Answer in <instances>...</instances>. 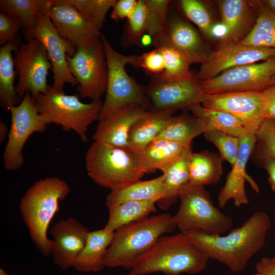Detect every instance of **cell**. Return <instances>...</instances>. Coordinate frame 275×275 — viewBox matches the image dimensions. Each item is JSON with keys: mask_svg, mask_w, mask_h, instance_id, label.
<instances>
[{"mask_svg": "<svg viewBox=\"0 0 275 275\" xmlns=\"http://www.w3.org/2000/svg\"><path fill=\"white\" fill-rule=\"evenodd\" d=\"M82 275H89V274H82Z\"/></svg>", "mask_w": 275, "mask_h": 275, "instance_id": "6f0895ef", "label": "cell"}, {"mask_svg": "<svg viewBox=\"0 0 275 275\" xmlns=\"http://www.w3.org/2000/svg\"><path fill=\"white\" fill-rule=\"evenodd\" d=\"M174 113L167 111H147L132 126L128 147L140 154L157 138Z\"/></svg>", "mask_w": 275, "mask_h": 275, "instance_id": "603a6c76", "label": "cell"}, {"mask_svg": "<svg viewBox=\"0 0 275 275\" xmlns=\"http://www.w3.org/2000/svg\"><path fill=\"white\" fill-rule=\"evenodd\" d=\"M256 269L258 272L265 275H275V268L272 265L270 259L263 257L256 264Z\"/></svg>", "mask_w": 275, "mask_h": 275, "instance_id": "c3c4849f", "label": "cell"}, {"mask_svg": "<svg viewBox=\"0 0 275 275\" xmlns=\"http://www.w3.org/2000/svg\"><path fill=\"white\" fill-rule=\"evenodd\" d=\"M153 44V38L148 34L144 35L141 41V47H147Z\"/></svg>", "mask_w": 275, "mask_h": 275, "instance_id": "681fc988", "label": "cell"}, {"mask_svg": "<svg viewBox=\"0 0 275 275\" xmlns=\"http://www.w3.org/2000/svg\"><path fill=\"white\" fill-rule=\"evenodd\" d=\"M238 138L239 150L237 158L218 194V203L221 208H224L230 200H233L237 207L249 204L245 190L246 181L255 191L259 192L258 185L246 172L249 159L257 144L256 133L246 129Z\"/></svg>", "mask_w": 275, "mask_h": 275, "instance_id": "e0dca14e", "label": "cell"}, {"mask_svg": "<svg viewBox=\"0 0 275 275\" xmlns=\"http://www.w3.org/2000/svg\"><path fill=\"white\" fill-rule=\"evenodd\" d=\"M17 36L13 41L0 48V103L4 108L16 105L20 97L16 91V72L13 52L21 44Z\"/></svg>", "mask_w": 275, "mask_h": 275, "instance_id": "83f0119b", "label": "cell"}, {"mask_svg": "<svg viewBox=\"0 0 275 275\" xmlns=\"http://www.w3.org/2000/svg\"><path fill=\"white\" fill-rule=\"evenodd\" d=\"M255 23L240 42L243 44L275 50V15L263 3L256 1Z\"/></svg>", "mask_w": 275, "mask_h": 275, "instance_id": "836d02e7", "label": "cell"}, {"mask_svg": "<svg viewBox=\"0 0 275 275\" xmlns=\"http://www.w3.org/2000/svg\"><path fill=\"white\" fill-rule=\"evenodd\" d=\"M203 134L205 139L213 144L217 148L223 159L232 166L236 160L239 152V138L214 130L206 131Z\"/></svg>", "mask_w": 275, "mask_h": 275, "instance_id": "74e56055", "label": "cell"}, {"mask_svg": "<svg viewBox=\"0 0 275 275\" xmlns=\"http://www.w3.org/2000/svg\"><path fill=\"white\" fill-rule=\"evenodd\" d=\"M69 69L75 78L77 91L81 98L101 100L106 93L107 67L101 37L93 39L76 49L72 57H67Z\"/></svg>", "mask_w": 275, "mask_h": 275, "instance_id": "9c48e42d", "label": "cell"}, {"mask_svg": "<svg viewBox=\"0 0 275 275\" xmlns=\"http://www.w3.org/2000/svg\"><path fill=\"white\" fill-rule=\"evenodd\" d=\"M219 43L195 75L198 81L212 78L230 69L275 57L272 48L249 46L231 40Z\"/></svg>", "mask_w": 275, "mask_h": 275, "instance_id": "5bb4252c", "label": "cell"}, {"mask_svg": "<svg viewBox=\"0 0 275 275\" xmlns=\"http://www.w3.org/2000/svg\"><path fill=\"white\" fill-rule=\"evenodd\" d=\"M150 78L145 92L151 111L174 113L194 104L202 103L205 98L206 94L195 75L180 81H166L156 76Z\"/></svg>", "mask_w": 275, "mask_h": 275, "instance_id": "9a60e30c", "label": "cell"}, {"mask_svg": "<svg viewBox=\"0 0 275 275\" xmlns=\"http://www.w3.org/2000/svg\"><path fill=\"white\" fill-rule=\"evenodd\" d=\"M208 259L180 232L161 236L138 259L128 275L156 272L164 275L198 273L206 268Z\"/></svg>", "mask_w": 275, "mask_h": 275, "instance_id": "3957f363", "label": "cell"}, {"mask_svg": "<svg viewBox=\"0 0 275 275\" xmlns=\"http://www.w3.org/2000/svg\"><path fill=\"white\" fill-rule=\"evenodd\" d=\"M272 79L274 81V82H275V75L273 76Z\"/></svg>", "mask_w": 275, "mask_h": 275, "instance_id": "9f6ffc18", "label": "cell"}, {"mask_svg": "<svg viewBox=\"0 0 275 275\" xmlns=\"http://www.w3.org/2000/svg\"><path fill=\"white\" fill-rule=\"evenodd\" d=\"M174 223L180 231L199 230L221 235L233 227L232 218L216 207L204 186L189 183L181 190Z\"/></svg>", "mask_w": 275, "mask_h": 275, "instance_id": "ba28073f", "label": "cell"}, {"mask_svg": "<svg viewBox=\"0 0 275 275\" xmlns=\"http://www.w3.org/2000/svg\"><path fill=\"white\" fill-rule=\"evenodd\" d=\"M275 57L227 70L217 76L199 81L206 94L231 92H262L275 84Z\"/></svg>", "mask_w": 275, "mask_h": 275, "instance_id": "7c38bea8", "label": "cell"}, {"mask_svg": "<svg viewBox=\"0 0 275 275\" xmlns=\"http://www.w3.org/2000/svg\"><path fill=\"white\" fill-rule=\"evenodd\" d=\"M179 3L186 17L208 37L210 28L214 22L204 4L198 0H181Z\"/></svg>", "mask_w": 275, "mask_h": 275, "instance_id": "ab89813d", "label": "cell"}, {"mask_svg": "<svg viewBox=\"0 0 275 275\" xmlns=\"http://www.w3.org/2000/svg\"><path fill=\"white\" fill-rule=\"evenodd\" d=\"M45 14L60 35L76 49L90 40L101 37L100 31L65 0H54L53 5Z\"/></svg>", "mask_w": 275, "mask_h": 275, "instance_id": "d6986e66", "label": "cell"}, {"mask_svg": "<svg viewBox=\"0 0 275 275\" xmlns=\"http://www.w3.org/2000/svg\"><path fill=\"white\" fill-rule=\"evenodd\" d=\"M139 67L151 76L160 75L164 69V60L162 53L158 48L140 55Z\"/></svg>", "mask_w": 275, "mask_h": 275, "instance_id": "b9f144b4", "label": "cell"}, {"mask_svg": "<svg viewBox=\"0 0 275 275\" xmlns=\"http://www.w3.org/2000/svg\"><path fill=\"white\" fill-rule=\"evenodd\" d=\"M249 3L245 0L217 1L221 21L227 25L229 30L228 37L226 41L239 42L245 37L250 22V9Z\"/></svg>", "mask_w": 275, "mask_h": 275, "instance_id": "1f68e13d", "label": "cell"}, {"mask_svg": "<svg viewBox=\"0 0 275 275\" xmlns=\"http://www.w3.org/2000/svg\"><path fill=\"white\" fill-rule=\"evenodd\" d=\"M257 157L267 173L271 188L275 191V158L262 155H257Z\"/></svg>", "mask_w": 275, "mask_h": 275, "instance_id": "bcb514c9", "label": "cell"}, {"mask_svg": "<svg viewBox=\"0 0 275 275\" xmlns=\"http://www.w3.org/2000/svg\"><path fill=\"white\" fill-rule=\"evenodd\" d=\"M271 263L273 267L275 268V257L272 259H270Z\"/></svg>", "mask_w": 275, "mask_h": 275, "instance_id": "db71d44e", "label": "cell"}, {"mask_svg": "<svg viewBox=\"0 0 275 275\" xmlns=\"http://www.w3.org/2000/svg\"><path fill=\"white\" fill-rule=\"evenodd\" d=\"M8 132V127L3 122H0V142H3Z\"/></svg>", "mask_w": 275, "mask_h": 275, "instance_id": "f907efd6", "label": "cell"}, {"mask_svg": "<svg viewBox=\"0 0 275 275\" xmlns=\"http://www.w3.org/2000/svg\"><path fill=\"white\" fill-rule=\"evenodd\" d=\"M164 31L153 38V45L162 53L164 64L163 72L156 77L166 81H180L192 78L194 75L190 71L191 64L188 59L169 41Z\"/></svg>", "mask_w": 275, "mask_h": 275, "instance_id": "d4e9b609", "label": "cell"}, {"mask_svg": "<svg viewBox=\"0 0 275 275\" xmlns=\"http://www.w3.org/2000/svg\"><path fill=\"white\" fill-rule=\"evenodd\" d=\"M138 0H118L112 8L110 17L113 20L118 22L127 19L133 12Z\"/></svg>", "mask_w": 275, "mask_h": 275, "instance_id": "ee69618b", "label": "cell"}, {"mask_svg": "<svg viewBox=\"0 0 275 275\" xmlns=\"http://www.w3.org/2000/svg\"><path fill=\"white\" fill-rule=\"evenodd\" d=\"M154 201H128L107 207L108 218L105 227L115 231L130 223L141 220L156 211Z\"/></svg>", "mask_w": 275, "mask_h": 275, "instance_id": "e575fe53", "label": "cell"}, {"mask_svg": "<svg viewBox=\"0 0 275 275\" xmlns=\"http://www.w3.org/2000/svg\"><path fill=\"white\" fill-rule=\"evenodd\" d=\"M21 28L10 16L0 12V45L4 46L13 41Z\"/></svg>", "mask_w": 275, "mask_h": 275, "instance_id": "7bdbcfd3", "label": "cell"}, {"mask_svg": "<svg viewBox=\"0 0 275 275\" xmlns=\"http://www.w3.org/2000/svg\"><path fill=\"white\" fill-rule=\"evenodd\" d=\"M107 67V81L104 100L99 120L116 111L130 105H138L150 110L145 87L139 85L127 73L125 66L139 68L140 55H124L115 50L107 38L101 35Z\"/></svg>", "mask_w": 275, "mask_h": 275, "instance_id": "52a82bcc", "label": "cell"}, {"mask_svg": "<svg viewBox=\"0 0 275 275\" xmlns=\"http://www.w3.org/2000/svg\"><path fill=\"white\" fill-rule=\"evenodd\" d=\"M11 127L3 153L6 170L15 171L24 164L23 147L34 133H44L47 125L41 117L35 99L30 94H24L20 102L10 106Z\"/></svg>", "mask_w": 275, "mask_h": 275, "instance_id": "30bf717a", "label": "cell"}, {"mask_svg": "<svg viewBox=\"0 0 275 275\" xmlns=\"http://www.w3.org/2000/svg\"><path fill=\"white\" fill-rule=\"evenodd\" d=\"M254 275H265V274H264V273H261V272H257V273L254 274Z\"/></svg>", "mask_w": 275, "mask_h": 275, "instance_id": "11a10c76", "label": "cell"}, {"mask_svg": "<svg viewBox=\"0 0 275 275\" xmlns=\"http://www.w3.org/2000/svg\"><path fill=\"white\" fill-rule=\"evenodd\" d=\"M67 183L57 177L34 183L21 199L19 210L31 240L44 256L51 254L52 240L48 238L49 225L60 210L59 203L68 196Z\"/></svg>", "mask_w": 275, "mask_h": 275, "instance_id": "7a4b0ae2", "label": "cell"}, {"mask_svg": "<svg viewBox=\"0 0 275 275\" xmlns=\"http://www.w3.org/2000/svg\"><path fill=\"white\" fill-rule=\"evenodd\" d=\"M229 35L227 25L222 21L213 22L211 25L208 37L218 40L219 42L226 41Z\"/></svg>", "mask_w": 275, "mask_h": 275, "instance_id": "7dc6e473", "label": "cell"}, {"mask_svg": "<svg viewBox=\"0 0 275 275\" xmlns=\"http://www.w3.org/2000/svg\"><path fill=\"white\" fill-rule=\"evenodd\" d=\"M271 225L269 216L258 211L225 236L211 235L199 230L180 232L209 259L238 273L245 269L250 259L263 247Z\"/></svg>", "mask_w": 275, "mask_h": 275, "instance_id": "6da1fadb", "label": "cell"}, {"mask_svg": "<svg viewBox=\"0 0 275 275\" xmlns=\"http://www.w3.org/2000/svg\"><path fill=\"white\" fill-rule=\"evenodd\" d=\"M147 7L148 34L152 38L164 32L166 28L170 0H144Z\"/></svg>", "mask_w": 275, "mask_h": 275, "instance_id": "f35d334b", "label": "cell"}, {"mask_svg": "<svg viewBox=\"0 0 275 275\" xmlns=\"http://www.w3.org/2000/svg\"><path fill=\"white\" fill-rule=\"evenodd\" d=\"M88 228L73 217L62 219L50 230L52 239L51 254L54 264L62 269L72 267L86 243Z\"/></svg>", "mask_w": 275, "mask_h": 275, "instance_id": "ac0fdd59", "label": "cell"}, {"mask_svg": "<svg viewBox=\"0 0 275 275\" xmlns=\"http://www.w3.org/2000/svg\"><path fill=\"white\" fill-rule=\"evenodd\" d=\"M147 111L138 105H128L116 111L98 121L93 140L112 146L128 147L132 126Z\"/></svg>", "mask_w": 275, "mask_h": 275, "instance_id": "ffe728a7", "label": "cell"}, {"mask_svg": "<svg viewBox=\"0 0 275 275\" xmlns=\"http://www.w3.org/2000/svg\"><path fill=\"white\" fill-rule=\"evenodd\" d=\"M201 104L233 115L241 121L246 129L255 133L265 119V101L262 92L206 94Z\"/></svg>", "mask_w": 275, "mask_h": 275, "instance_id": "2e32d148", "label": "cell"}, {"mask_svg": "<svg viewBox=\"0 0 275 275\" xmlns=\"http://www.w3.org/2000/svg\"><path fill=\"white\" fill-rule=\"evenodd\" d=\"M187 109L202 123L205 132L214 130L239 137L246 130L238 118L227 112L204 107L200 103Z\"/></svg>", "mask_w": 275, "mask_h": 275, "instance_id": "4dcf8cb0", "label": "cell"}, {"mask_svg": "<svg viewBox=\"0 0 275 275\" xmlns=\"http://www.w3.org/2000/svg\"><path fill=\"white\" fill-rule=\"evenodd\" d=\"M0 275H11L7 273L2 268L0 269Z\"/></svg>", "mask_w": 275, "mask_h": 275, "instance_id": "f5cc1de1", "label": "cell"}, {"mask_svg": "<svg viewBox=\"0 0 275 275\" xmlns=\"http://www.w3.org/2000/svg\"><path fill=\"white\" fill-rule=\"evenodd\" d=\"M265 101V119L275 121V84L262 91Z\"/></svg>", "mask_w": 275, "mask_h": 275, "instance_id": "f6af8a7d", "label": "cell"}, {"mask_svg": "<svg viewBox=\"0 0 275 275\" xmlns=\"http://www.w3.org/2000/svg\"><path fill=\"white\" fill-rule=\"evenodd\" d=\"M78 94H66L64 90L47 91L35 99L39 113L48 125L55 124L66 131L73 130L85 143L89 126L99 119L103 101L84 103Z\"/></svg>", "mask_w": 275, "mask_h": 275, "instance_id": "8992f818", "label": "cell"}, {"mask_svg": "<svg viewBox=\"0 0 275 275\" xmlns=\"http://www.w3.org/2000/svg\"><path fill=\"white\" fill-rule=\"evenodd\" d=\"M191 152L190 147L162 173L164 194L156 202L160 209L167 210L175 203L181 190L189 183L188 161Z\"/></svg>", "mask_w": 275, "mask_h": 275, "instance_id": "484cf974", "label": "cell"}, {"mask_svg": "<svg viewBox=\"0 0 275 275\" xmlns=\"http://www.w3.org/2000/svg\"><path fill=\"white\" fill-rule=\"evenodd\" d=\"M73 6L99 31L103 28L106 15L117 0H65Z\"/></svg>", "mask_w": 275, "mask_h": 275, "instance_id": "8d00e7d4", "label": "cell"}, {"mask_svg": "<svg viewBox=\"0 0 275 275\" xmlns=\"http://www.w3.org/2000/svg\"><path fill=\"white\" fill-rule=\"evenodd\" d=\"M223 160L219 154L208 150L192 151L188 161L189 183L203 186L217 183L223 173Z\"/></svg>", "mask_w": 275, "mask_h": 275, "instance_id": "f1b7e54d", "label": "cell"}, {"mask_svg": "<svg viewBox=\"0 0 275 275\" xmlns=\"http://www.w3.org/2000/svg\"><path fill=\"white\" fill-rule=\"evenodd\" d=\"M204 132L203 124L197 118L192 115L182 114L172 116L155 139L166 140L189 147L193 139Z\"/></svg>", "mask_w": 275, "mask_h": 275, "instance_id": "d6a6232c", "label": "cell"}, {"mask_svg": "<svg viewBox=\"0 0 275 275\" xmlns=\"http://www.w3.org/2000/svg\"><path fill=\"white\" fill-rule=\"evenodd\" d=\"M274 240H275V238H274Z\"/></svg>", "mask_w": 275, "mask_h": 275, "instance_id": "680465c9", "label": "cell"}, {"mask_svg": "<svg viewBox=\"0 0 275 275\" xmlns=\"http://www.w3.org/2000/svg\"><path fill=\"white\" fill-rule=\"evenodd\" d=\"M163 175L148 180H138L112 189L107 196V207L128 201H152L156 203L163 196Z\"/></svg>", "mask_w": 275, "mask_h": 275, "instance_id": "cb8c5ba5", "label": "cell"}, {"mask_svg": "<svg viewBox=\"0 0 275 275\" xmlns=\"http://www.w3.org/2000/svg\"><path fill=\"white\" fill-rule=\"evenodd\" d=\"M262 2L275 15V0H265Z\"/></svg>", "mask_w": 275, "mask_h": 275, "instance_id": "816d5d0a", "label": "cell"}, {"mask_svg": "<svg viewBox=\"0 0 275 275\" xmlns=\"http://www.w3.org/2000/svg\"><path fill=\"white\" fill-rule=\"evenodd\" d=\"M177 228L173 216L164 213L124 226L114 232L104 259L105 267L130 270L138 259L164 234Z\"/></svg>", "mask_w": 275, "mask_h": 275, "instance_id": "277c9868", "label": "cell"}, {"mask_svg": "<svg viewBox=\"0 0 275 275\" xmlns=\"http://www.w3.org/2000/svg\"><path fill=\"white\" fill-rule=\"evenodd\" d=\"M147 7L144 0H138L132 13L127 19L121 36V43L125 48L132 45L141 47L143 36L148 34Z\"/></svg>", "mask_w": 275, "mask_h": 275, "instance_id": "d590c367", "label": "cell"}, {"mask_svg": "<svg viewBox=\"0 0 275 275\" xmlns=\"http://www.w3.org/2000/svg\"><path fill=\"white\" fill-rule=\"evenodd\" d=\"M190 147L166 140H154L140 153L145 174L154 173L157 170L163 173Z\"/></svg>", "mask_w": 275, "mask_h": 275, "instance_id": "4316f807", "label": "cell"}, {"mask_svg": "<svg viewBox=\"0 0 275 275\" xmlns=\"http://www.w3.org/2000/svg\"><path fill=\"white\" fill-rule=\"evenodd\" d=\"M113 231L106 227L90 231L85 246L73 262L72 267L82 272L101 271L105 267L104 259L114 235Z\"/></svg>", "mask_w": 275, "mask_h": 275, "instance_id": "7402d4cb", "label": "cell"}, {"mask_svg": "<svg viewBox=\"0 0 275 275\" xmlns=\"http://www.w3.org/2000/svg\"><path fill=\"white\" fill-rule=\"evenodd\" d=\"M23 33L26 41L34 38L44 46L52 66L53 76L51 87L53 89L63 90L67 83L73 86L77 85L67 60V56H73L76 49L60 35L48 15H41L35 26Z\"/></svg>", "mask_w": 275, "mask_h": 275, "instance_id": "4fadbf2b", "label": "cell"}, {"mask_svg": "<svg viewBox=\"0 0 275 275\" xmlns=\"http://www.w3.org/2000/svg\"><path fill=\"white\" fill-rule=\"evenodd\" d=\"M53 4L54 0H1L0 10L13 18L23 33L32 29Z\"/></svg>", "mask_w": 275, "mask_h": 275, "instance_id": "f546056e", "label": "cell"}, {"mask_svg": "<svg viewBox=\"0 0 275 275\" xmlns=\"http://www.w3.org/2000/svg\"><path fill=\"white\" fill-rule=\"evenodd\" d=\"M21 42L14 52V63L18 80L16 85L17 94L23 97L28 93L35 99L45 93L50 85L47 84L51 64L43 44L38 40L32 38Z\"/></svg>", "mask_w": 275, "mask_h": 275, "instance_id": "8fae6325", "label": "cell"}, {"mask_svg": "<svg viewBox=\"0 0 275 275\" xmlns=\"http://www.w3.org/2000/svg\"><path fill=\"white\" fill-rule=\"evenodd\" d=\"M164 32L169 41L187 57L191 64H203L211 52L196 29L179 17H170L168 14Z\"/></svg>", "mask_w": 275, "mask_h": 275, "instance_id": "44dd1931", "label": "cell"}, {"mask_svg": "<svg viewBox=\"0 0 275 275\" xmlns=\"http://www.w3.org/2000/svg\"><path fill=\"white\" fill-rule=\"evenodd\" d=\"M257 144L256 155H262L275 158V121L265 119L256 133Z\"/></svg>", "mask_w": 275, "mask_h": 275, "instance_id": "60d3db41", "label": "cell"}, {"mask_svg": "<svg viewBox=\"0 0 275 275\" xmlns=\"http://www.w3.org/2000/svg\"><path fill=\"white\" fill-rule=\"evenodd\" d=\"M85 162L89 177L111 190L139 180L145 174L140 154L128 147L94 141L87 152Z\"/></svg>", "mask_w": 275, "mask_h": 275, "instance_id": "5b68a950", "label": "cell"}]
</instances>
